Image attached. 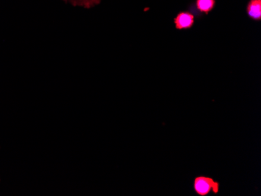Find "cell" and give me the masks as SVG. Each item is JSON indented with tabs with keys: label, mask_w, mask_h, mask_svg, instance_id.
<instances>
[{
	"label": "cell",
	"mask_w": 261,
	"mask_h": 196,
	"mask_svg": "<svg viewBox=\"0 0 261 196\" xmlns=\"http://www.w3.org/2000/svg\"><path fill=\"white\" fill-rule=\"evenodd\" d=\"M193 186L195 193L199 196H207L211 192L218 194L220 191V183L203 175L194 178Z\"/></svg>",
	"instance_id": "6da1fadb"
},
{
	"label": "cell",
	"mask_w": 261,
	"mask_h": 196,
	"mask_svg": "<svg viewBox=\"0 0 261 196\" xmlns=\"http://www.w3.org/2000/svg\"><path fill=\"white\" fill-rule=\"evenodd\" d=\"M174 24L177 30H188L195 24V17L191 13L183 11L174 17Z\"/></svg>",
	"instance_id": "7a4b0ae2"
},
{
	"label": "cell",
	"mask_w": 261,
	"mask_h": 196,
	"mask_svg": "<svg viewBox=\"0 0 261 196\" xmlns=\"http://www.w3.org/2000/svg\"><path fill=\"white\" fill-rule=\"evenodd\" d=\"M247 14L253 20H261V0H250L248 4Z\"/></svg>",
	"instance_id": "3957f363"
},
{
	"label": "cell",
	"mask_w": 261,
	"mask_h": 196,
	"mask_svg": "<svg viewBox=\"0 0 261 196\" xmlns=\"http://www.w3.org/2000/svg\"><path fill=\"white\" fill-rule=\"evenodd\" d=\"M196 5L199 12L208 14L215 8V0H196Z\"/></svg>",
	"instance_id": "277c9868"
},
{
	"label": "cell",
	"mask_w": 261,
	"mask_h": 196,
	"mask_svg": "<svg viewBox=\"0 0 261 196\" xmlns=\"http://www.w3.org/2000/svg\"><path fill=\"white\" fill-rule=\"evenodd\" d=\"M74 5L81 6V7H89L94 5L98 0H69Z\"/></svg>",
	"instance_id": "5b68a950"
}]
</instances>
